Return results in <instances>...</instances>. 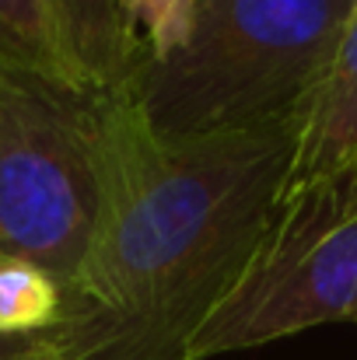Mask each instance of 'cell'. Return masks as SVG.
I'll return each mask as SVG.
<instances>
[{"label":"cell","instance_id":"6da1fadb","mask_svg":"<svg viewBox=\"0 0 357 360\" xmlns=\"http://www.w3.org/2000/svg\"><path fill=\"white\" fill-rule=\"evenodd\" d=\"M99 221L53 329L67 360H186L270 235L298 140V112L161 140L116 91L88 98Z\"/></svg>","mask_w":357,"mask_h":360},{"label":"cell","instance_id":"7a4b0ae2","mask_svg":"<svg viewBox=\"0 0 357 360\" xmlns=\"http://www.w3.org/2000/svg\"><path fill=\"white\" fill-rule=\"evenodd\" d=\"M351 0H189L175 35L147 49L123 95L161 140L291 116L326 74Z\"/></svg>","mask_w":357,"mask_h":360},{"label":"cell","instance_id":"3957f363","mask_svg":"<svg viewBox=\"0 0 357 360\" xmlns=\"http://www.w3.org/2000/svg\"><path fill=\"white\" fill-rule=\"evenodd\" d=\"M99 221L88 98L0 74V259L46 269L63 297Z\"/></svg>","mask_w":357,"mask_h":360},{"label":"cell","instance_id":"277c9868","mask_svg":"<svg viewBox=\"0 0 357 360\" xmlns=\"http://www.w3.org/2000/svg\"><path fill=\"white\" fill-rule=\"evenodd\" d=\"M357 322V172L291 193L232 294L189 340L186 360H211Z\"/></svg>","mask_w":357,"mask_h":360},{"label":"cell","instance_id":"5b68a950","mask_svg":"<svg viewBox=\"0 0 357 360\" xmlns=\"http://www.w3.org/2000/svg\"><path fill=\"white\" fill-rule=\"evenodd\" d=\"M357 172V4L344 25L337 53L312 88L298 116L294 161L287 175L291 193L333 186Z\"/></svg>","mask_w":357,"mask_h":360},{"label":"cell","instance_id":"8992f818","mask_svg":"<svg viewBox=\"0 0 357 360\" xmlns=\"http://www.w3.org/2000/svg\"><path fill=\"white\" fill-rule=\"evenodd\" d=\"M67 88L81 98L116 95L144 60V39L123 0H46Z\"/></svg>","mask_w":357,"mask_h":360},{"label":"cell","instance_id":"52a82bcc","mask_svg":"<svg viewBox=\"0 0 357 360\" xmlns=\"http://www.w3.org/2000/svg\"><path fill=\"white\" fill-rule=\"evenodd\" d=\"M0 74H18L70 91L56 56L46 0H0Z\"/></svg>","mask_w":357,"mask_h":360},{"label":"cell","instance_id":"ba28073f","mask_svg":"<svg viewBox=\"0 0 357 360\" xmlns=\"http://www.w3.org/2000/svg\"><path fill=\"white\" fill-rule=\"evenodd\" d=\"M63 287L39 266L0 259V333L32 336L49 333L63 319Z\"/></svg>","mask_w":357,"mask_h":360},{"label":"cell","instance_id":"9c48e42d","mask_svg":"<svg viewBox=\"0 0 357 360\" xmlns=\"http://www.w3.org/2000/svg\"><path fill=\"white\" fill-rule=\"evenodd\" d=\"M123 7H126L133 28L144 32L140 39H144V53H147V49H161L175 35L189 0H123Z\"/></svg>","mask_w":357,"mask_h":360},{"label":"cell","instance_id":"30bf717a","mask_svg":"<svg viewBox=\"0 0 357 360\" xmlns=\"http://www.w3.org/2000/svg\"><path fill=\"white\" fill-rule=\"evenodd\" d=\"M0 360H67L60 340L49 333L32 336H4L0 333Z\"/></svg>","mask_w":357,"mask_h":360},{"label":"cell","instance_id":"8fae6325","mask_svg":"<svg viewBox=\"0 0 357 360\" xmlns=\"http://www.w3.org/2000/svg\"><path fill=\"white\" fill-rule=\"evenodd\" d=\"M351 4H357V0H351Z\"/></svg>","mask_w":357,"mask_h":360}]
</instances>
